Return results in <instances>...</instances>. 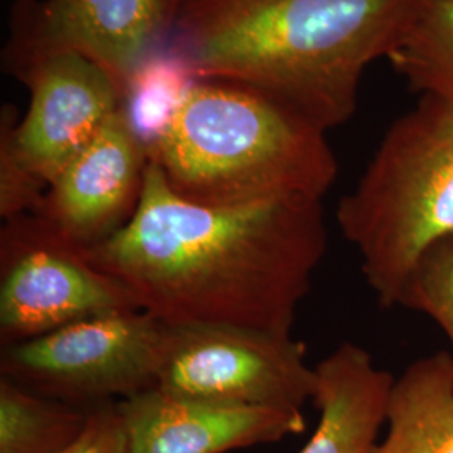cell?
Wrapping results in <instances>:
<instances>
[{
	"instance_id": "6da1fadb",
	"label": "cell",
	"mask_w": 453,
	"mask_h": 453,
	"mask_svg": "<svg viewBox=\"0 0 453 453\" xmlns=\"http://www.w3.org/2000/svg\"><path fill=\"white\" fill-rule=\"evenodd\" d=\"M326 249L323 202L205 207L175 194L150 162L128 226L84 252L162 323L292 334Z\"/></svg>"
},
{
	"instance_id": "7a4b0ae2",
	"label": "cell",
	"mask_w": 453,
	"mask_h": 453,
	"mask_svg": "<svg viewBox=\"0 0 453 453\" xmlns=\"http://www.w3.org/2000/svg\"><path fill=\"white\" fill-rule=\"evenodd\" d=\"M417 0H187L172 50L195 80L264 95L321 130L357 113L365 71L398 46Z\"/></svg>"
},
{
	"instance_id": "3957f363",
	"label": "cell",
	"mask_w": 453,
	"mask_h": 453,
	"mask_svg": "<svg viewBox=\"0 0 453 453\" xmlns=\"http://www.w3.org/2000/svg\"><path fill=\"white\" fill-rule=\"evenodd\" d=\"M326 134L252 89L195 80L148 153L170 188L198 205L311 203L338 179Z\"/></svg>"
},
{
	"instance_id": "277c9868",
	"label": "cell",
	"mask_w": 453,
	"mask_h": 453,
	"mask_svg": "<svg viewBox=\"0 0 453 453\" xmlns=\"http://www.w3.org/2000/svg\"><path fill=\"white\" fill-rule=\"evenodd\" d=\"M336 222L383 308L421 252L453 234V101L420 96L383 134Z\"/></svg>"
},
{
	"instance_id": "5b68a950",
	"label": "cell",
	"mask_w": 453,
	"mask_h": 453,
	"mask_svg": "<svg viewBox=\"0 0 453 453\" xmlns=\"http://www.w3.org/2000/svg\"><path fill=\"white\" fill-rule=\"evenodd\" d=\"M162 333L142 309L88 318L2 348L0 378L82 408L123 402L158 385Z\"/></svg>"
},
{
	"instance_id": "8992f818",
	"label": "cell",
	"mask_w": 453,
	"mask_h": 453,
	"mask_svg": "<svg viewBox=\"0 0 453 453\" xmlns=\"http://www.w3.org/2000/svg\"><path fill=\"white\" fill-rule=\"evenodd\" d=\"M319 385L292 334L234 324L163 323L158 388L228 406L304 411Z\"/></svg>"
},
{
	"instance_id": "52a82bcc",
	"label": "cell",
	"mask_w": 453,
	"mask_h": 453,
	"mask_svg": "<svg viewBox=\"0 0 453 453\" xmlns=\"http://www.w3.org/2000/svg\"><path fill=\"white\" fill-rule=\"evenodd\" d=\"M140 309L114 277L26 213L0 232V342L34 340L88 318Z\"/></svg>"
},
{
	"instance_id": "ba28073f",
	"label": "cell",
	"mask_w": 453,
	"mask_h": 453,
	"mask_svg": "<svg viewBox=\"0 0 453 453\" xmlns=\"http://www.w3.org/2000/svg\"><path fill=\"white\" fill-rule=\"evenodd\" d=\"M187 0H17L4 65L74 52L101 65L128 96L146 65L173 37ZM127 101V99H125Z\"/></svg>"
},
{
	"instance_id": "9c48e42d",
	"label": "cell",
	"mask_w": 453,
	"mask_h": 453,
	"mask_svg": "<svg viewBox=\"0 0 453 453\" xmlns=\"http://www.w3.org/2000/svg\"><path fill=\"white\" fill-rule=\"evenodd\" d=\"M148 165V146L123 106L49 183L35 213L63 241L91 250L128 226L143 195Z\"/></svg>"
},
{
	"instance_id": "30bf717a",
	"label": "cell",
	"mask_w": 453,
	"mask_h": 453,
	"mask_svg": "<svg viewBox=\"0 0 453 453\" xmlns=\"http://www.w3.org/2000/svg\"><path fill=\"white\" fill-rule=\"evenodd\" d=\"M14 76L29 89L27 111L17 125V153L49 187L127 97L101 65L74 52L41 58Z\"/></svg>"
},
{
	"instance_id": "8fae6325",
	"label": "cell",
	"mask_w": 453,
	"mask_h": 453,
	"mask_svg": "<svg viewBox=\"0 0 453 453\" xmlns=\"http://www.w3.org/2000/svg\"><path fill=\"white\" fill-rule=\"evenodd\" d=\"M131 453H226L306 430L304 411L228 406L146 389L118 402Z\"/></svg>"
},
{
	"instance_id": "7c38bea8",
	"label": "cell",
	"mask_w": 453,
	"mask_h": 453,
	"mask_svg": "<svg viewBox=\"0 0 453 453\" xmlns=\"http://www.w3.org/2000/svg\"><path fill=\"white\" fill-rule=\"evenodd\" d=\"M319 421L299 453H368L387 421L393 374L361 346L342 342L316 365Z\"/></svg>"
},
{
	"instance_id": "4fadbf2b",
	"label": "cell",
	"mask_w": 453,
	"mask_h": 453,
	"mask_svg": "<svg viewBox=\"0 0 453 453\" xmlns=\"http://www.w3.org/2000/svg\"><path fill=\"white\" fill-rule=\"evenodd\" d=\"M387 435L368 453H453V368L449 351L411 363L395 378Z\"/></svg>"
},
{
	"instance_id": "5bb4252c",
	"label": "cell",
	"mask_w": 453,
	"mask_h": 453,
	"mask_svg": "<svg viewBox=\"0 0 453 453\" xmlns=\"http://www.w3.org/2000/svg\"><path fill=\"white\" fill-rule=\"evenodd\" d=\"M89 408L50 400L0 378V453H61L81 437Z\"/></svg>"
},
{
	"instance_id": "9a60e30c",
	"label": "cell",
	"mask_w": 453,
	"mask_h": 453,
	"mask_svg": "<svg viewBox=\"0 0 453 453\" xmlns=\"http://www.w3.org/2000/svg\"><path fill=\"white\" fill-rule=\"evenodd\" d=\"M388 61L420 96L453 101V0H417Z\"/></svg>"
},
{
	"instance_id": "2e32d148",
	"label": "cell",
	"mask_w": 453,
	"mask_h": 453,
	"mask_svg": "<svg viewBox=\"0 0 453 453\" xmlns=\"http://www.w3.org/2000/svg\"><path fill=\"white\" fill-rule=\"evenodd\" d=\"M396 306L426 314L443 329L453 368V234L430 243L413 262Z\"/></svg>"
},
{
	"instance_id": "e0dca14e",
	"label": "cell",
	"mask_w": 453,
	"mask_h": 453,
	"mask_svg": "<svg viewBox=\"0 0 453 453\" xmlns=\"http://www.w3.org/2000/svg\"><path fill=\"white\" fill-rule=\"evenodd\" d=\"M20 116L14 104H4L0 113V217L7 222L41 209L48 185L22 162L16 148Z\"/></svg>"
},
{
	"instance_id": "ac0fdd59",
	"label": "cell",
	"mask_w": 453,
	"mask_h": 453,
	"mask_svg": "<svg viewBox=\"0 0 453 453\" xmlns=\"http://www.w3.org/2000/svg\"><path fill=\"white\" fill-rule=\"evenodd\" d=\"M61 453H131L118 402L91 406L81 437Z\"/></svg>"
}]
</instances>
